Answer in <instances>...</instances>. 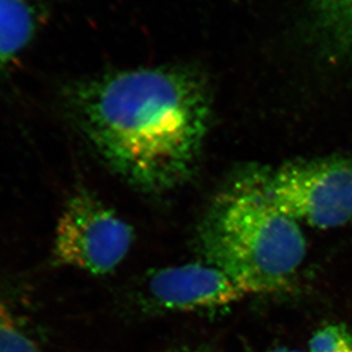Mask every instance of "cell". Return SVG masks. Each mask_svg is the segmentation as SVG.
I'll use <instances>...</instances> for the list:
<instances>
[{
  "label": "cell",
  "mask_w": 352,
  "mask_h": 352,
  "mask_svg": "<svg viewBox=\"0 0 352 352\" xmlns=\"http://www.w3.org/2000/svg\"><path fill=\"white\" fill-rule=\"evenodd\" d=\"M308 352H352V334L343 325H329L314 334Z\"/></svg>",
  "instance_id": "9c48e42d"
},
{
  "label": "cell",
  "mask_w": 352,
  "mask_h": 352,
  "mask_svg": "<svg viewBox=\"0 0 352 352\" xmlns=\"http://www.w3.org/2000/svg\"><path fill=\"white\" fill-rule=\"evenodd\" d=\"M36 31L29 0H0V74L27 47Z\"/></svg>",
  "instance_id": "52a82bcc"
},
{
  "label": "cell",
  "mask_w": 352,
  "mask_h": 352,
  "mask_svg": "<svg viewBox=\"0 0 352 352\" xmlns=\"http://www.w3.org/2000/svg\"><path fill=\"white\" fill-rule=\"evenodd\" d=\"M0 352H38L34 341L0 298Z\"/></svg>",
  "instance_id": "ba28073f"
},
{
  "label": "cell",
  "mask_w": 352,
  "mask_h": 352,
  "mask_svg": "<svg viewBox=\"0 0 352 352\" xmlns=\"http://www.w3.org/2000/svg\"><path fill=\"white\" fill-rule=\"evenodd\" d=\"M72 111L102 158L132 186L164 192L186 182L210 126V87L198 70L157 67L88 79Z\"/></svg>",
  "instance_id": "6da1fadb"
},
{
  "label": "cell",
  "mask_w": 352,
  "mask_h": 352,
  "mask_svg": "<svg viewBox=\"0 0 352 352\" xmlns=\"http://www.w3.org/2000/svg\"><path fill=\"white\" fill-rule=\"evenodd\" d=\"M261 176L272 203L298 223L333 229L352 220V160L298 162Z\"/></svg>",
  "instance_id": "3957f363"
},
{
  "label": "cell",
  "mask_w": 352,
  "mask_h": 352,
  "mask_svg": "<svg viewBox=\"0 0 352 352\" xmlns=\"http://www.w3.org/2000/svg\"><path fill=\"white\" fill-rule=\"evenodd\" d=\"M200 239L206 262L248 295L287 287L307 253L301 226L272 203L261 174L241 177L217 197Z\"/></svg>",
  "instance_id": "7a4b0ae2"
},
{
  "label": "cell",
  "mask_w": 352,
  "mask_h": 352,
  "mask_svg": "<svg viewBox=\"0 0 352 352\" xmlns=\"http://www.w3.org/2000/svg\"><path fill=\"white\" fill-rule=\"evenodd\" d=\"M271 352H300L298 350L287 349V348H277V349L272 350Z\"/></svg>",
  "instance_id": "30bf717a"
},
{
  "label": "cell",
  "mask_w": 352,
  "mask_h": 352,
  "mask_svg": "<svg viewBox=\"0 0 352 352\" xmlns=\"http://www.w3.org/2000/svg\"><path fill=\"white\" fill-rule=\"evenodd\" d=\"M133 239V228L111 208L89 193H78L58 220L53 256L60 265L103 276L124 261Z\"/></svg>",
  "instance_id": "277c9868"
},
{
  "label": "cell",
  "mask_w": 352,
  "mask_h": 352,
  "mask_svg": "<svg viewBox=\"0 0 352 352\" xmlns=\"http://www.w3.org/2000/svg\"><path fill=\"white\" fill-rule=\"evenodd\" d=\"M150 303L167 311H200L241 301L248 292L208 263H186L155 271L146 283Z\"/></svg>",
  "instance_id": "5b68a950"
},
{
  "label": "cell",
  "mask_w": 352,
  "mask_h": 352,
  "mask_svg": "<svg viewBox=\"0 0 352 352\" xmlns=\"http://www.w3.org/2000/svg\"><path fill=\"white\" fill-rule=\"evenodd\" d=\"M310 28L332 60L352 56V0H308Z\"/></svg>",
  "instance_id": "8992f818"
},
{
  "label": "cell",
  "mask_w": 352,
  "mask_h": 352,
  "mask_svg": "<svg viewBox=\"0 0 352 352\" xmlns=\"http://www.w3.org/2000/svg\"><path fill=\"white\" fill-rule=\"evenodd\" d=\"M175 352H207V351H204V350H198V349H196V350L184 349V350H179V351H175Z\"/></svg>",
  "instance_id": "8fae6325"
}]
</instances>
